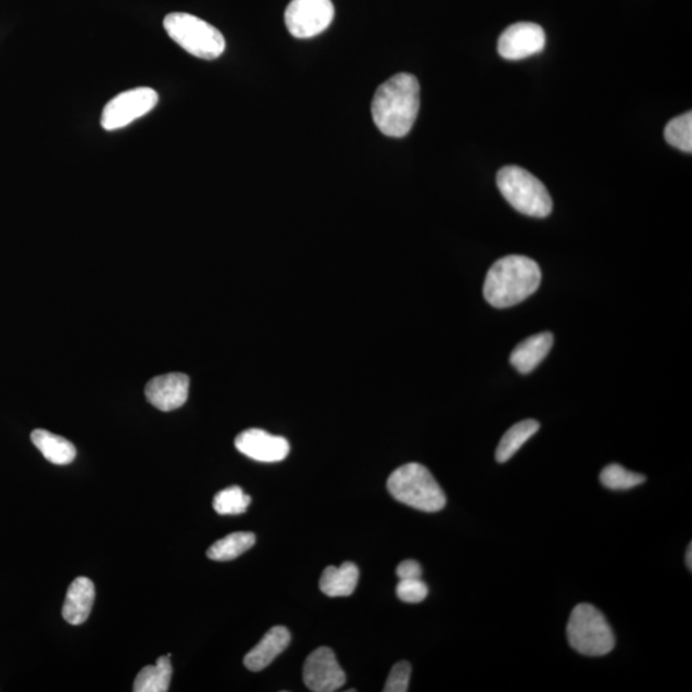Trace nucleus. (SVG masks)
<instances>
[{"mask_svg": "<svg viewBox=\"0 0 692 692\" xmlns=\"http://www.w3.org/2000/svg\"><path fill=\"white\" fill-rule=\"evenodd\" d=\"M419 83L410 74H398L375 92L374 123L390 138H404L416 123L419 111Z\"/></svg>", "mask_w": 692, "mask_h": 692, "instance_id": "1", "label": "nucleus"}, {"mask_svg": "<svg viewBox=\"0 0 692 692\" xmlns=\"http://www.w3.org/2000/svg\"><path fill=\"white\" fill-rule=\"evenodd\" d=\"M540 282L541 270L537 262L525 255H506L489 269L483 297L495 309H509L537 292Z\"/></svg>", "mask_w": 692, "mask_h": 692, "instance_id": "2", "label": "nucleus"}, {"mask_svg": "<svg viewBox=\"0 0 692 692\" xmlns=\"http://www.w3.org/2000/svg\"><path fill=\"white\" fill-rule=\"evenodd\" d=\"M388 490L398 502L427 513L444 509L446 504V496L438 481L418 463L395 469L389 477Z\"/></svg>", "mask_w": 692, "mask_h": 692, "instance_id": "3", "label": "nucleus"}, {"mask_svg": "<svg viewBox=\"0 0 692 692\" xmlns=\"http://www.w3.org/2000/svg\"><path fill=\"white\" fill-rule=\"evenodd\" d=\"M164 30L176 45L197 59L213 61L226 49L224 35L205 21L189 13H169L163 21Z\"/></svg>", "mask_w": 692, "mask_h": 692, "instance_id": "4", "label": "nucleus"}, {"mask_svg": "<svg viewBox=\"0 0 692 692\" xmlns=\"http://www.w3.org/2000/svg\"><path fill=\"white\" fill-rule=\"evenodd\" d=\"M498 188L513 209L526 216L544 218L552 213L553 201L544 184L529 171L508 166L499 171Z\"/></svg>", "mask_w": 692, "mask_h": 692, "instance_id": "5", "label": "nucleus"}, {"mask_svg": "<svg viewBox=\"0 0 692 692\" xmlns=\"http://www.w3.org/2000/svg\"><path fill=\"white\" fill-rule=\"evenodd\" d=\"M567 638L570 647L587 656H603L616 646L615 632L608 620L591 604H579L570 613Z\"/></svg>", "mask_w": 692, "mask_h": 692, "instance_id": "6", "label": "nucleus"}, {"mask_svg": "<svg viewBox=\"0 0 692 692\" xmlns=\"http://www.w3.org/2000/svg\"><path fill=\"white\" fill-rule=\"evenodd\" d=\"M159 101V95L151 88H135L121 92L104 106L102 127L106 131L119 130L153 111Z\"/></svg>", "mask_w": 692, "mask_h": 692, "instance_id": "7", "label": "nucleus"}, {"mask_svg": "<svg viewBox=\"0 0 692 692\" xmlns=\"http://www.w3.org/2000/svg\"><path fill=\"white\" fill-rule=\"evenodd\" d=\"M334 16L331 0H291L285 11V24L292 37L310 39L323 34Z\"/></svg>", "mask_w": 692, "mask_h": 692, "instance_id": "8", "label": "nucleus"}, {"mask_svg": "<svg viewBox=\"0 0 692 692\" xmlns=\"http://www.w3.org/2000/svg\"><path fill=\"white\" fill-rule=\"evenodd\" d=\"M305 687L315 692H332L344 687L347 675L330 647H318L303 667Z\"/></svg>", "mask_w": 692, "mask_h": 692, "instance_id": "9", "label": "nucleus"}, {"mask_svg": "<svg viewBox=\"0 0 692 692\" xmlns=\"http://www.w3.org/2000/svg\"><path fill=\"white\" fill-rule=\"evenodd\" d=\"M545 32L538 24L511 25L499 38L498 52L504 60L519 61L544 51Z\"/></svg>", "mask_w": 692, "mask_h": 692, "instance_id": "10", "label": "nucleus"}, {"mask_svg": "<svg viewBox=\"0 0 692 692\" xmlns=\"http://www.w3.org/2000/svg\"><path fill=\"white\" fill-rule=\"evenodd\" d=\"M235 446L248 458L263 463L281 462L290 453L289 441L260 428H251L235 439Z\"/></svg>", "mask_w": 692, "mask_h": 692, "instance_id": "11", "label": "nucleus"}, {"mask_svg": "<svg viewBox=\"0 0 692 692\" xmlns=\"http://www.w3.org/2000/svg\"><path fill=\"white\" fill-rule=\"evenodd\" d=\"M190 380L184 374L156 376L146 388L148 402L162 412H171L187 403Z\"/></svg>", "mask_w": 692, "mask_h": 692, "instance_id": "12", "label": "nucleus"}, {"mask_svg": "<svg viewBox=\"0 0 692 692\" xmlns=\"http://www.w3.org/2000/svg\"><path fill=\"white\" fill-rule=\"evenodd\" d=\"M95 601V583L88 577H77L70 584L66 601L63 604L64 620L73 626L83 625L89 618Z\"/></svg>", "mask_w": 692, "mask_h": 692, "instance_id": "13", "label": "nucleus"}, {"mask_svg": "<svg viewBox=\"0 0 692 692\" xmlns=\"http://www.w3.org/2000/svg\"><path fill=\"white\" fill-rule=\"evenodd\" d=\"M291 634L282 626L270 629L265 637L246 655L244 665L252 672L267 668L278 655L287 651Z\"/></svg>", "mask_w": 692, "mask_h": 692, "instance_id": "14", "label": "nucleus"}, {"mask_svg": "<svg viewBox=\"0 0 692 692\" xmlns=\"http://www.w3.org/2000/svg\"><path fill=\"white\" fill-rule=\"evenodd\" d=\"M553 342L554 338L551 332L532 335V337L520 342L515 351L512 352V366L523 375L532 373L546 358L549 352L552 351Z\"/></svg>", "mask_w": 692, "mask_h": 692, "instance_id": "15", "label": "nucleus"}, {"mask_svg": "<svg viewBox=\"0 0 692 692\" xmlns=\"http://www.w3.org/2000/svg\"><path fill=\"white\" fill-rule=\"evenodd\" d=\"M360 580V569L352 562L340 567H327L319 580V589L330 597L351 596Z\"/></svg>", "mask_w": 692, "mask_h": 692, "instance_id": "16", "label": "nucleus"}, {"mask_svg": "<svg viewBox=\"0 0 692 692\" xmlns=\"http://www.w3.org/2000/svg\"><path fill=\"white\" fill-rule=\"evenodd\" d=\"M32 441L45 458L53 465L66 466L76 458V448L73 442L47 430H35Z\"/></svg>", "mask_w": 692, "mask_h": 692, "instance_id": "17", "label": "nucleus"}, {"mask_svg": "<svg viewBox=\"0 0 692 692\" xmlns=\"http://www.w3.org/2000/svg\"><path fill=\"white\" fill-rule=\"evenodd\" d=\"M171 655L160 656L154 666L142 668L135 679V692H166L169 690L173 666Z\"/></svg>", "mask_w": 692, "mask_h": 692, "instance_id": "18", "label": "nucleus"}, {"mask_svg": "<svg viewBox=\"0 0 692 692\" xmlns=\"http://www.w3.org/2000/svg\"><path fill=\"white\" fill-rule=\"evenodd\" d=\"M540 424L534 419H525L512 426L505 432L496 448L495 458L499 463L508 462L534 433L539 431Z\"/></svg>", "mask_w": 692, "mask_h": 692, "instance_id": "19", "label": "nucleus"}, {"mask_svg": "<svg viewBox=\"0 0 692 692\" xmlns=\"http://www.w3.org/2000/svg\"><path fill=\"white\" fill-rule=\"evenodd\" d=\"M255 544V534L252 532H234L227 534L209 549L206 555L216 562H228L237 559L238 556L244 554Z\"/></svg>", "mask_w": 692, "mask_h": 692, "instance_id": "20", "label": "nucleus"}, {"mask_svg": "<svg viewBox=\"0 0 692 692\" xmlns=\"http://www.w3.org/2000/svg\"><path fill=\"white\" fill-rule=\"evenodd\" d=\"M252 499L239 487L219 491L213 499V508L218 515H241L251 505Z\"/></svg>", "mask_w": 692, "mask_h": 692, "instance_id": "21", "label": "nucleus"}, {"mask_svg": "<svg viewBox=\"0 0 692 692\" xmlns=\"http://www.w3.org/2000/svg\"><path fill=\"white\" fill-rule=\"evenodd\" d=\"M665 138L672 146L684 153L692 152V113L670 119L665 130Z\"/></svg>", "mask_w": 692, "mask_h": 692, "instance_id": "22", "label": "nucleus"}, {"mask_svg": "<svg viewBox=\"0 0 692 692\" xmlns=\"http://www.w3.org/2000/svg\"><path fill=\"white\" fill-rule=\"evenodd\" d=\"M646 481L644 475L632 473L619 465L605 467L601 474V482L609 490H630Z\"/></svg>", "mask_w": 692, "mask_h": 692, "instance_id": "23", "label": "nucleus"}, {"mask_svg": "<svg viewBox=\"0 0 692 692\" xmlns=\"http://www.w3.org/2000/svg\"><path fill=\"white\" fill-rule=\"evenodd\" d=\"M397 595L404 603L418 604L427 597L428 588L420 579L399 580Z\"/></svg>", "mask_w": 692, "mask_h": 692, "instance_id": "24", "label": "nucleus"}, {"mask_svg": "<svg viewBox=\"0 0 692 692\" xmlns=\"http://www.w3.org/2000/svg\"><path fill=\"white\" fill-rule=\"evenodd\" d=\"M412 666L408 662H399L392 667L385 683L383 692H406L410 690Z\"/></svg>", "mask_w": 692, "mask_h": 692, "instance_id": "25", "label": "nucleus"}, {"mask_svg": "<svg viewBox=\"0 0 692 692\" xmlns=\"http://www.w3.org/2000/svg\"><path fill=\"white\" fill-rule=\"evenodd\" d=\"M399 580L420 579L423 577V567L416 561H404L397 568Z\"/></svg>", "mask_w": 692, "mask_h": 692, "instance_id": "26", "label": "nucleus"}, {"mask_svg": "<svg viewBox=\"0 0 692 692\" xmlns=\"http://www.w3.org/2000/svg\"><path fill=\"white\" fill-rule=\"evenodd\" d=\"M687 566L692 569V545L690 544L687 552Z\"/></svg>", "mask_w": 692, "mask_h": 692, "instance_id": "27", "label": "nucleus"}]
</instances>
